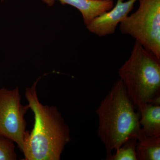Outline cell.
I'll return each mask as SVG.
<instances>
[{
  "instance_id": "cell-7",
  "label": "cell",
  "mask_w": 160,
  "mask_h": 160,
  "mask_svg": "<svg viewBox=\"0 0 160 160\" xmlns=\"http://www.w3.org/2000/svg\"><path fill=\"white\" fill-rule=\"evenodd\" d=\"M59 1L62 5H69L77 9L82 16L86 26L95 18L112 8L113 0H42L44 3L52 6L56 1Z\"/></svg>"
},
{
  "instance_id": "cell-11",
  "label": "cell",
  "mask_w": 160,
  "mask_h": 160,
  "mask_svg": "<svg viewBox=\"0 0 160 160\" xmlns=\"http://www.w3.org/2000/svg\"><path fill=\"white\" fill-rule=\"evenodd\" d=\"M13 141L0 137V160H16L17 158Z\"/></svg>"
},
{
  "instance_id": "cell-2",
  "label": "cell",
  "mask_w": 160,
  "mask_h": 160,
  "mask_svg": "<svg viewBox=\"0 0 160 160\" xmlns=\"http://www.w3.org/2000/svg\"><path fill=\"white\" fill-rule=\"evenodd\" d=\"M136 109L122 82L117 80L95 110L98 119V136L107 154L140 135V114Z\"/></svg>"
},
{
  "instance_id": "cell-5",
  "label": "cell",
  "mask_w": 160,
  "mask_h": 160,
  "mask_svg": "<svg viewBox=\"0 0 160 160\" xmlns=\"http://www.w3.org/2000/svg\"><path fill=\"white\" fill-rule=\"evenodd\" d=\"M19 89H0V137L13 141L22 152L26 122L24 116L29 105L21 102Z\"/></svg>"
},
{
  "instance_id": "cell-4",
  "label": "cell",
  "mask_w": 160,
  "mask_h": 160,
  "mask_svg": "<svg viewBox=\"0 0 160 160\" xmlns=\"http://www.w3.org/2000/svg\"><path fill=\"white\" fill-rule=\"evenodd\" d=\"M136 11L120 23L123 34L134 38L160 59V0H138Z\"/></svg>"
},
{
  "instance_id": "cell-3",
  "label": "cell",
  "mask_w": 160,
  "mask_h": 160,
  "mask_svg": "<svg viewBox=\"0 0 160 160\" xmlns=\"http://www.w3.org/2000/svg\"><path fill=\"white\" fill-rule=\"evenodd\" d=\"M118 73L138 110L148 103L160 104V59L152 52L135 41Z\"/></svg>"
},
{
  "instance_id": "cell-9",
  "label": "cell",
  "mask_w": 160,
  "mask_h": 160,
  "mask_svg": "<svg viewBox=\"0 0 160 160\" xmlns=\"http://www.w3.org/2000/svg\"><path fill=\"white\" fill-rule=\"evenodd\" d=\"M137 140V160H160V137L148 136L142 131Z\"/></svg>"
},
{
  "instance_id": "cell-12",
  "label": "cell",
  "mask_w": 160,
  "mask_h": 160,
  "mask_svg": "<svg viewBox=\"0 0 160 160\" xmlns=\"http://www.w3.org/2000/svg\"><path fill=\"white\" fill-rule=\"evenodd\" d=\"M95 1H101V0H95Z\"/></svg>"
},
{
  "instance_id": "cell-8",
  "label": "cell",
  "mask_w": 160,
  "mask_h": 160,
  "mask_svg": "<svg viewBox=\"0 0 160 160\" xmlns=\"http://www.w3.org/2000/svg\"><path fill=\"white\" fill-rule=\"evenodd\" d=\"M160 105L148 103L138 110L141 130L146 136L160 137Z\"/></svg>"
},
{
  "instance_id": "cell-10",
  "label": "cell",
  "mask_w": 160,
  "mask_h": 160,
  "mask_svg": "<svg viewBox=\"0 0 160 160\" xmlns=\"http://www.w3.org/2000/svg\"><path fill=\"white\" fill-rule=\"evenodd\" d=\"M138 140L132 138L115 150L113 154L107 155V160H137L136 146Z\"/></svg>"
},
{
  "instance_id": "cell-1",
  "label": "cell",
  "mask_w": 160,
  "mask_h": 160,
  "mask_svg": "<svg viewBox=\"0 0 160 160\" xmlns=\"http://www.w3.org/2000/svg\"><path fill=\"white\" fill-rule=\"evenodd\" d=\"M41 78L25 90V98L34 114V124L31 132L25 133L23 160H59L71 140L70 130L56 106L40 102L37 86Z\"/></svg>"
},
{
  "instance_id": "cell-6",
  "label": "cell",
  "mask_w": 160,
  "mask_h": 160,
  "mask_svg": "<svg viewBox=\"0 0 160 160\" xmlns=\"http://www.w3.org/2000/svg\"><path fill=\"white\" fill-rule=\"evenodd\" d=\"M137 1L118 0L114 7L92 20L86 26L87 29L100 37L113 34L118 25L129 15Z\"/></svg>"
}]
</instances>
